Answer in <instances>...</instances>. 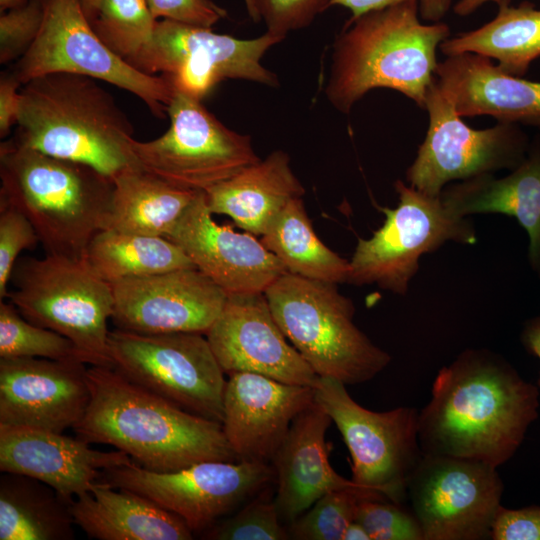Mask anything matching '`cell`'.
<instances>
[{
	"label": "cell",
	"instance_id": "6da1fadb",
	"mask_svg": "<svg viewBox=\"0 0 540 540\" xmlns=\"http://www.w3.org/2000/svg\"><path fill=\"white\" fill-rule=\"evenodd\" d=\"M539 391L500 355L466 349L437 373L419 411L423 454L506 463L537 419Z\"/></svg>",
	"mask_w": 540,
	"mask_h": 540
},
{
	"label": "cell",
	"instance_id": "7a4b0ae2",
	"mask_svg": "<svg viewBox=\"0 0 540 540\" xmlns=\"http://www.w3.org/2000/svg\"><path fill=\"white\" fill-rule=\"evenodd\" d=\"M90 402L73 428L139 466L173 472L203 461H238L220 422L192 414L130 382L112 367L90 366Z\"/></svg>",
	"mask_w": 540,
	"mask_h": 540
},
{
	"label": "cell",
	"instance_id": "3957f363",
	"mask_svg": "<svg viewBox=\"0 0 540 540\" xmlns=\"http://www.w3.org/2000/svg\"><path fill=\"white\" fill-rule=\"evenodd\" d=\"M419 1L409 0L349 19L333 43L324 90L348 114L370 90L389 88L425 109L435 80L436 53L450 37L444 22L423 24Z\"/></svg>",
	"mask_w": 540,
	"mask_h": 540
},
{
	"label": "cell",
	"instance_id": "277c9868",
	"mask_svg": "<svg viewBox=\"0 0 540 540\" xmlns=\"http://www.w3.org/2000/svg\"><path fill=\"white\" fill-rule=\"evenodd\" d=\"M15 143L86 164L112 180L138 166L133 126L94 78L51 73L22 85Z\"/></svg>",
	"mask_w": 540,
	"mask_h": 540
},
{
	"label": "cell",
	"instance_id": "5b68a950",
	"mask_svg": "<svg viewBox=\"0 0 540 540\" xmlns=\"http://www.w3.org/2000/svg\"><path fill=\"white\" fill-rule=\"evenodd\" d=\"M0 202L22 212L46 254L84 258L110 211L113 180L82 163L0 144Z\"/></svg>",
	"mask_w": 540,
	"mask_h": 540
},
{
	"label": "cell",
	"instance_id": "8992f818",
	"mask_svg": "<svg viewBox=\"0 0 540 540\" xmlns=\"http://www.w3.org/2000/svg\"><path fill=\"white\" fill-rule=\"evenodd\" d=\"M264 294L286 338L318 377L361 384L391 362V356L355 325L354 304L336 283L287 272Z\"/></svg>",
	"mask_w": 540,
	"mask_h": 540
},
{
	"label": "cell",
	"instance_id": "52a82bcc",
	"mask_svg": "<svg viewBox=\"0 0 540 540\" xmlns=\"http://www.w3.org/2000/svg\"><path fill=\"white\" fill-rule=\"evenodd\" d=\"M9 283L13 289L7 298L26 320L71 340L87 365L112 367L108 351L112 286L84 258L22 257Z\"/></svg>",
	"mask_w": 540,
	"mask_h": 540
},
{
	"label": "cell",
	"instance_id": "ba28073f",
	"mask_svg": "<svg viewBox=\"0 0 540 540\" xmlns=\"http://www.w3.org/2000/svg\"><path fill=\"white\" fill-rule=\"evenodd\" d=\"M398 194L395 208L381 207L383 225L369 239L358 238L349 261L348 283L376 284L405 295L419 269L422 255L448 241L475 244V228L467 217L451 213L441 195L430 196L402 180L394 184Z\"/></svg>",
	"mask_w": 540,
	"mask_h": 540
},
{
	"label": "cell",
	"instance_id": "9c48e42d",
	"mask_svg": "<svg viewBox=\"0 0 540 540\" xmlns=\"http://www.w3.org/2000/svg\"><path fill=\"white\" fill-rule=\"evenodd\" d=\"M112 368L130 382L192 414L220 422L226 381L202 333L108 335Z\"/></svg>",
	"mask_w": 540,
	"mask_h": 540
},
{
	"label": "cell",
	"instance_id": "30bf717a",
	"mask_svg": "<svg viewBox=\"0 0 540 540\" xmlns=\"http://www.w3.org/2000/svg\"><path fill=\"white\" fill-rule=\"evenodd\" d=\"M314 401L335 423L351 455V480L388 501L402 504L408 481L423 453L419 410L401 406L374 412L358 404L346 385L318 377Z\"/></svg>",
	"mask_w": 540,
	"mask_h": 540
},
{
	"label": "cell",
	"instance_id": "8fae6325",
	"mask_svg": "<svg viewBox=\"0 0 540 540\" xmlns=\"http://www.w3.org/2000/svg\"><path fill=\"white\" fill-rule=\"evenodd\" d=\"M282 40L267 31L253 39H238L211 28L163 19L157 20L151 40L126 61L146 74H159L174 91L202 101L225 79L277 87V75L261 60Z\"/></svg>",
	"mask_w": 540,
	"mask_h": 540
},
{
	"label": "cell",
	"instance_id": "7c38bea8",
	"mask_svg": "<svg viewBox=\"0 0 540 540\" xmlns=\"http://www.w3.org/2000/svg\"><path fill=\"white\" fill-rule=\"evenodd\" d=\"M24 85L51 73L88 76L139 97L163 118L175 93L162 76L146 74L109 49L93 30L81 0H46L42 28L10 71Z\"/></svg>",
	"mask_w": 540,
	"mask_h": 540
},
{
	"label": "cell",
	"instance_id": "4fadbf2b",
	"mask_svg": "<svg viewBox=\"0 0 540 540\" xmlns=\"http://www.w3.org/2000/svg\"><path fill=\"white\" fill-rule=\"evenodd\" d=\"M167 114L163 135L130 144L141 168L174 186L205 192L260 160L251 137L226 127L201 100L175 91Z\"/></svg>",
	"mask_w": 540,
	"mask_h": 540
},
{
	"label": "cell",
	"instance_id": "5bb4252c",
	"mask_svg": "<svg viewBox=\"0 0 540 540\" xmlns=\"http://www.w3.org/2000/svg\"><path fill=\"white\" fill-rule=\"evenodd\" d=\"M274 480L269 463L203 461L173 472H155L134 461L104 469L98 479L142 495L204 533L237 511Z\"/></svg>",
	"mask_w": 540,
	"mask_h": 540
},
{
	"label": "cell",
	"instance_id": "9a60e30c",
	"mask_svg": "<svg viewBox=\"0 0 540 540\" xmlns=\"http://www.w3.org/2000/svg\"><path fill=\"white\" fill-rule=\"evenodd\" d=\"M429 116L426 136L406 171L409 186L439 196L454 180L495 171L513 170L525 159L531 140L522 126L498 122L486 129L467 126L436 78L426 98Z\"/></svg>",
	"mask_w": 540,
	"mask_h": 540
},
{
	"label": "cell",
	"instance_id": "2e32d148",
	"mask_svg": "<svg viewBox=\"0 0 540 540\" xmlns=\"http://www.w3.org/2000/svg\"><path fill=\"white\" fill-rule=\"evenodd\" d=\"M503 491L497 467L426 454L407 485L424 540L490 539Z\"/></svg>",
	"mask_w": 540,
	"mask_h": 540
},
{
	"label": "cell",
	"instance_id": "e0dca14e",
	"mask_svg": "<svg viewBox=\"0 0 540 540\" xmlns=\"http://www.w3.org/2000/svg\"><path fill=\"white\" fill-rule=\"evenodd\" d=\"M116 329L138 334H206L228 295L197 268L131 278L111 284Z\"/></svg>",
	"mask_w": 540,
	"mask_h": 540
},
{
	"label": "cell",
	"instance_id": "ac0fdd59",
	"mask_svg": "<svg viewBox=\"0 0 540 540\" xmlns=\"http://www.w3.org/2000/svg\"><path fill=\"white\" fill-rule=\"evenodd\" d=\"M223 372L314 387L318 376L277 324L264 292L231 294L205 334Z\"/></svg>",
	"mask_w": 540,
	"mask_h": 540
},
{
	"label": "cell",
	"instance_id": "d6986e66",
	"mask_svg": "<svg viewBox=\"0 0 540 540\" xmlns=\"http://www.w3.org/2000/svg\"><path fill=\"white\" fill-rule=\"evenodd\" d=\"M86 365L79 359L0 358V425L73 429L90 402Z\"/></svg>",
	"mask_w": 540,
	"mask_h": 540
},
{
	"label": "cell",
	"instance_id": "ffe728a7",
	"mask_svg": "<svg viewBox=\"0 0 540 540\" xmlns=\"http://www.w3.org/2000/svg\"><path fill=\"white\" fill-rule=\"evenodd\" d=\"M166 238L227 295L264 292L287 273L282 262L252 233H239L212 218L200 191Z\"/></svg>",
	"mask_w": 540,
	"mask_h": 540
},
{
	"label": "cell",
	"instance_id": "44dd1931",
	"mask_svg": "<svg viewBox=\"0 0 540 540\" xmlns=\"http://www.w3.org/2000/svg\"><path fill=\"white\" fill-rule=\"evenodd\" d=\"M226 381L222 427L238 461L269 463L294 419L314 402V389L249 372Z\"/></svg>",
	"mask_w": 540,
	"mask_h": 540
},
{
	"label": "cell",
	"instance_id": "7402d4cb",
	"mask_svg": "<svg viewBox=\"0 0 540 540\" xmlns=\"http://www.w3.org/2000/svg\"><path fill=\"white\" fill-rule=\"evenodd\" d=\"M121 450L100 451L80 438L48 430L0 425V470L37 479L72 503L88 492L104 469L128 465Z\"/></svg>",
	"mask_w": 540,
	"mask_h": 540
},
{
	"label": "cell",
	"instance_id": "603a6c76",
	"mask_svg": "<svg viewBox=\"0 0 540 540\" xmlns=\"http://www.w3.org/2000/svg\"><path fill=\"white\" fill-rule=\"evenodd\" d=\"M331 422L327 412L314 401L294 419L271 461L276 482L274 501L286 526L333 490H360L385 499L333 469L325 441Z\"/></svg>",
	"mask_w": 540,
	"mask_h": 540
},
{
	"label": "cell",
	"instance_id": "cb8c5ba5",
	"mask_svg": "<svg viewBox=\"0 0 540 540\" xmlns=\"http://www.w3.org/2000/svg\"><path fill=\"white\" fill-rule=\"evenodd\" d=\"M435 78L461 117L486 115L540 132V82L508 74L475 53L446 56Z\"/></svg>",
	"mask_w": 540,
	"mask_h": 540
},
{
	"label": "cell",
	"instance_id": "d4e9b609",
	"mask_svg": "<svg viewBox=\"0 0 540 540\" xmlns=\"http://www.w3.org/2000/svg\"><path fill=\"white\" fill-rule=\"evenodd\" d=\"M441 199L454 215L503 214L514 217L529 238L528 259L540 277V134L523 162L508 175L483 174L445 187Z\"/></svg>",
	"mask_w": 540,
	"mask_h": 540
},
{
	"label": "cell",
	"instance_id": "484cf974",
	"mask_svg": "<svg viewBox=\"0 0 540 540\" xmlns=\"http://www.w3.org/2000/svg\"><path fill=\"white\" fill-rule=\"evenodd\" d=\"M204 193L212 214L229 216L239 228L262 236L305 189L290 167L288 154L276 150Z\"/></svg>",
	"mask_w": 540,
	"mask_h": 540
},
{
	"label": "cell",
	"instance_id": "4316f807",
	"mask_svg": "<svg viewBox=\"0 0 540 540\" xmlns=\"http://www.w3.org/2000/svg\"><path fill=\"white\" fill-rule=\"evenodd\" d=\"M75 525L98 540H191L177 515L135 492L97 481L71 504Z\"/></svg>",
	"mask_w": 540,
	"mask_h": 540
},
{
	"label": "cell",
	"instance_id": "83f0119b",
	"mask_svg": "<svg viewBox=\"0 0 540 540\" xmlns=\"http://www.w3.org/2000/svg\"><path fill=\"white\" fill-rule=\"evenodd\" d=\"M104 229L166 237L200 191L179 188L139 165L113 179Z\"/></svg>",
	"mask_w": 540,
	"mask_h": 540
},
{
	"label": "cell",
	"instance_id": "f1b7e54d",
	"mask_svg": "<svg viewBox=\"0 0 540 540\" xmlns=\"http://www.w3.org/2000/svg\"><path fill=\"white\" fill-rule=\"evenodd\" d=\"M496 16L483 26L444 40L445 56L475 53L495 59L506 73L523 77L540 57V9L528 1L518 6L499 0Z\"/></svg>",
	"mask_w": 540,
	"mask_h": 540
},
{
	"label": "cell",
	"instance_id": "f546056e",
	"mask_svg": "<svg viewBox=\"0 0 540 540\" xmlns=\"http://www.w3.org/2000/svg\"><path fill=\"white\" fill-rule=\"evenodd\" d=\"M72 503L37 479L4 473L0 478V540L74 539Z\"/></svg>",
	"mask_w": 540,
	"mask_h": 540
},
{
	"label": "cell",
	"instance_id": "4dcf8cb0",
	"mask_svg": "<svg viewBox=\"0 0 540 540\" xmlns=\"http://www.w3.org/2000/svg\"><path fill=\"white\" fill-rule=\"evenodd\" d=\"M84 259L109 284L195 267L183 250L166 237L110 229L100 230L92 237Z\"/></svg>",
	"mask_w": 540,
	"mask_h": 540
},
{
	"label": "cell",
	"instance_id": "1f68e13d",
	"mask_svg": "<svg viewBox=\"0 0 540 540\" xmlns=\"http://www.w3.org/2000/svg\"><path fill=\"white\" fill-rule=\"evenodd\" d=\"M261 237L287 272L336 284L347 282L349 261L318 238L302 197L292 199Z\"/></svg>",
	"mask_w": 540,
	"mask_h": 540
},
{
	"label": "cell",
	"instance_id": "d6a6232c",
	"mask_svg": "<svg viewBox=\"0 0 540 540\" xmlns=\"http://www.w3.org/2000/svg\"><path fill=\"white\" fill-rule=\"evenodd\" d=\"M156 22L146 0H101L90 24L109 49L127 60L151 40Z\"/></svg>",
	"mask_w": 540,
	"mask_h": 540
},
{
	"label": "cell",
	"instance_id": "836d02e7",
	"mask_svg": "<svg viewBox=\"0 0 540 540\" xmlns=\"http://www.w3.org/2000/svg\"><path fill=\"white\" fill-rule=\"evenodd\" d=\"M83 361L71 340L26 320L9 301H0V358ZM85 363V362H84Z\"/></svg>",
	"mask_w": 540,
	"mask_h": 540
},
{
	"label": "cell",
	"instance_id": "e575fe53",
	"mask_svg": "<svg viewBox=\"0 0 540 540\" xmlns=\"http://www.w3.org/2000/svg\"><path fill=\"white\" fill-rule=\"evenodd\" d=\"M361 499L385 500L360 490L330 491L287 526L290 538L342 540L345 529L355 521Z\"/></svg>",
	"mask_w": 540,
	"mask_h": 540
},
{
	"label": "cell",
	"instance_id": "d590c367",
	"mask_svg": "<svg viewBox=\"0 0 540 540\" xmlns=\"http://www.w3.org/2000/svg\"><path fill=\"white\" fill-rule=\"evenodd\" d=\"M210 540H285L290 538L281 521L270 485L202 533Z\"/></svg>",
	"mask_w": 540,
	"mask_h": 540
},
{
	"label": "cell",
	"instance_id": "8d00e7d4",
	"mask_svg": "<svg viewBox=\"0 0 540 540\" xmlns=\"http://www.w3.org/2000/svg\"><path fill=\"white\" fill-rule=\"evenodd\" d=\"M355 521L366 529L371 540H424L413 512L388 500L361 499Z\"/></svg>",
	"mask_w": 540,
	"mask_h": 540
},
{
	"label": "cell",
	"instance_id": "74e56055",
	"mask_svg": "<svg viewBox=\"0 0 540 540\" xmlns=\"http://www.w3.org/2000/svg\"><path fill=\"white\" fill-rule=\"evenodd\" d=\"M46 0H26L1 12L0 63L20 59L32 46L43 25Z\"/></svg>",
	"mask_w": 540,
	"mask_h": 540
},
{
	"label": "cell",
	"instance_id": "f35d334b",
	"mask_svg": "<svg viewBox=\"0 0 540 540\" xmlns=\"http://www.w3.org/2000/svg\"><path fill=\"white\" fill-rule=\"evenodd\" d=\"M40 242L30 220L18 209L0 202V301L7 298L10 276L25 249Z\"/></svg>",
	"mask_w": 540,
	"mask_h": 540
},
{
	"label": "cell",
	"instance_id": "ab89813d",
	"mask_svg": "<svg viewBox=\"0 0 540 540\" xmlns=\"http://www.w3.org/2000/svg\"><path fill=\"white\" fill-rule=\"evenodd\" d=\"M258 21L267 32L282 37L309 26L330 7L331 0H252Z\"/></svg>",
	"mask_w": 540,
	"mask_h": 540
},
{
	"label": "cell",
	"instance_id": "60d3db41",
	"mask_svg": "<svg viewBox=\"0 0 540 540\" xmlns=\"http://www.w3.org/2000/svg\"><path fill=\"white\" fill-rule=\"evenodd\" d=\"M157 20L163 18L187 25L211 28L227 11L211 0H146Z\"/></svg>",
	"mask_w": 540,
	"mask_h": 540
},
{
	"label": "cell",
	"instance_id": "b9f144b4",
	"mask_svg": "<svg viewBox=\"0 0 540 540\" xmlns=\"http://www.w3.org/2000/svg\"><path fill=\"white\" fill-rule=\"evenodd\" d=\"M492 540H540V505L520 509L500 506L494 519Z\"/></svg>",
	"mask_w": 540,
	"mask_h": 540
},
{
	"label": "cell",
	"instance_id": "7bdbcfd3",
	"mask_svg": "<svg viewBox=\"0 0 540 540\" xmlns=\"http://www.w3.org/2000/svg\"><path fill=\"white\" fill-rule=\"evenodd\" d=\"M22 84L10 72L0 77V137H6L11 127L18 122L21 106Z\"/></svg>",
	"mask_w": 540,
	"mask_h": 540
},
{
	"label": "cell",
	"instance_id": "ee69618b",
	"mask_svg": "<svg viewBox=\"0 0 540 540\" xmlns=\"http://www.w3.org/2000/svg\"><path fill=\"white\" fill-rule=\"evenodd\" d=\"M405 1L409 0H331L330 7L335 5L346 7L352 13L350 19H354L367 12L389 7Z\"/></svg>",
	"mask_w": 540,
	"mask_h": 540
},
{
	"label": "cell",
	"instance_id": "f6af8a7d",
	"mask_svg": "<svg viewBox=\"0 0 540 540\" xmlns=\"http://www.w3.org/2000/svg\"><path fill=\"white\" fill-rule=\"evenodd\" d=\"M521 341L526 350L540 360V315L527 320L521 333ZM537 385L540 387V374Z\"/></svg>",
	"mask_w": 540,
	"mask_h": 540
},
{
	"label": "cell",
	"instance_id": "bcb514c9",
	"mask_svg": "<svg viewBox=\"0 0 540 540\" xmlns=\"http://www.w3.org/2000/svg\"><path fill=\"white\" fill-rule=\"evenodd\" d=\"M452 0H419V14L428 22H440L446 15Z\"/></svg>",
	"mask_w": 540,
	"mask_h": 540
},
{
	"label": "cell",
	"instance_id": "7dc6e473",
	"mask_svg": "<svg viewBox=\"0 0 540 540\" xmlns=\"http://www.w3.org/2000/svg\"><path fill=\"white\" fill-rule=\"evenodd\" d=\"M499 0H459L454 5L453 10L459 16H467L474 13L478 8L487 2H498Z\"/></svg>",
	"mask_w": 540,
	"mask_h": 540
},
{
	"label": "cell",
	"instance_id": "c3c4849f",
	"mask_svg": "<svg viewBox=\"0 0 540 540\" xmlns=\"http://www.w3.org/2000/svg\"><path fill=\"white\" fill-rule=\"evenodd\" d=\"M342 540H371V538L360 523L353 521L345 529Z\"/></svg>",
	"mask_w": 540,
	"mask_h": 540
},
{
	"label": "cell",
	"instance_id": "681fc988",
	"mask_svg": "<svg viewBox=\"0 0 540 540\" xmlns=\"http://www.w3.org/2000/svg\"><path fill=\"white\" fill-rule=\"evenodd\" d=\"M81 2L87 19L89 22L92 21L96 15L101 0H81Z\"/></svg>",
	"mask_w": 540,
	"mask_h": 540
},
{
	"label": "cell",
	"instance_id": "f907efd6",
	"mask_svg": "<svg viewBox=\"0 0 540 540\" xmlns=\"http://www.w3.org/2000/svg\"><path fill=\"white\" fill-rule=\"evenodd\" d=\"M26 0H0V11L5 10L24 3Z\"/></svg>",
	"mask_w": 540,
	"mask_h": 540
},
{
	"label": "cell",
	"instance_id": "816d5d0a",
	"mask_svg": "<svg viewBox=\"0 0 540 540\" xmlns=\"http://www.w3.org/2000/svg\"><path fill=\"white\" fill-rule=\"evenodd\" d=\"M245 2V6H246V9L250 15V17L254 20V21H258L257 19V16H256V13H255V10H254V6H253V2L252 0H244Z\"/></svg>",
	"mask_w": 540,
	"mask_h": 540
}]
</instances>
